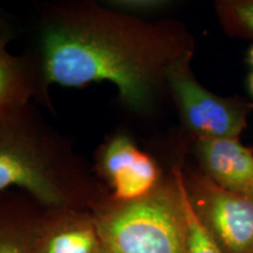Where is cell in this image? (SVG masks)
<instances>
[{"label": "cell", "instance_id": "cell-1", "mask_svg": "<svg viewBox=\"0 0 253 253\" xmlns=\"http://www.w3.org/2000/svg\"><path fill=\"white\" fill-rule=\"evenodd\" d=\"M37 41L34 60L45 94L53 84L110 82L135 113L153 108L169 68L195 50L184 25L131 17L94 1L45 6Z\"/></svg>", "mask_w": 253, "mask_h": 253}, {"label": "cell", "instance_id": "cell-2", "mask_svg": "<svg viewBox=\"0 0 253 253\" xmlns=\"http://www.w3.org/2000/svg\"><path fill=\"white\" fill-rule=\"evenodd\" d=\"M101 184L33 102L0 112V194L19 190L58 210L95 198Z\"/></svg>", "mask_w": 253, "mask_h": 253}, {"label": "cell", "instance_id": "cell-3", "mask_svg": "<svg viewBox=\"0 0 253 253\" xmlns=\"http://www.w3.org/2000/svg\"><path fill=\"white\" fill-rule=\"evenodd\" d=\"M107 253H186V221L173 171L154 191L103 207L94 217Z\"/></svg>", "mask_w": 253, "mask_h": 253}, {"label": "cell", "instance_id": "cell-4", "mask_svg": "<svg viewBox=\"0 0 253 253\" xmlns=\"http://www.w3.org/2000/svg\"><path fill=\"white\" fill-rule=\"evenodd\" d=\"M194 54L183 56L169 68L167 88L175 101L183 126L192 138H236L248 126L253 104L239 97H221L196 80Z\"/></svg>", "mask_w": 253, "mask_h": 253}, {"label": "cell", "instance_id": "cell-5", "mask_svg": "<svg viewBox=\"0 0 253 253\" xmlns=\"http://www.w3.org/2000/svg\"><path fill=\"white\" fill-rule=\"evenodd\" d=\"M183 175L192 207L224 253H253V195L220 188L201 171Z\"/></svg>", "mask_w": 253, "mask_h": 253}, {"label": "cell", "instance_id": "cell-6", "mask_svg": "<svg viewBox=\"0 0 253 253\" xmlns=\"http://www.w3.org/2000/svg\"><path fill=\"white\" fill-rule=\"evenodd\" d=\"M95 173L108 186L110 199L118 203L144 197L163 181L156 161L122 132L113 135L101 145Z\"/></svg>", "mask_w": 253, "mask_h": 253}, {"label": "cell", "instance_id": "cell-7", "mask_svg": "<svg viewBox=\"0 0 253 253\" xmlns=\"http://www.w3.org/2000/svg\"><path fill=\"white\" fill-rule=\"evenodd\" d=\"M194 155L201 172L229 191L253 195V153L236 138L195 140Z\"/></svg>", "mask_w": 253, "mask_h": 253}, {"label": "cell", "instance_id": "cell-8", "mask_svg": "<svg viewBox=\"0 0 253 253\" xmlns=\"http://www.w3.org/2000/svg\"><path fill=\"white\" fill-rule=\"evenodd\" d=\"M47 99L33 56L14 55L0 49V112L21 108Z\"/></svg>", "mask_w": 253, "mask_h": 253}, {"label": "cell", "instance_id": "cell-9", "mask_svg": "<svg viewBox=\"0 0 253 253\" xmlns=\"http://www.w3.org/2000/svg\"><path fill=\"white\" fill-rule=\"evenodd\" d=\"M94 217L67 216L39 227L34 253H102Z\"/></svg>", "mask_w": 253, "mask_h": 253}, {"label": "cell", "instance_id": "cell-10", "mask_svg": "<svg viewBox=\"0 0 253 253\" xmlns=\"http://www.w3.org/2000/svg\"><path fill=\"white\" fill-rule=\"evenodd\" d=\"M26 196L19 190L0 194V253H34L38 229L23 216Z\"/></svg>", "mask_w": 253, "mask_h": 253}, {"label": "cell", "instance_id": "cell-11", "mask_svg": "<svg viewBox=\"0 0 253 253\" xmlns=\"http://www.w3.org/2000/svg\"><path fill=\"white\" fill-rule=\"evenodd\" d=\"M172 171L177 177L182 194L183 209H184L186 221V253H224L211 233L209 232L203 221L198 217L190 202L181 166L176 164Z\"/></svg>", "mask_w": 253, "mask_h": 253}, {"label": "cell", "instance_id": "cell-12", "mask_svg": "<svg viewBox=\"0 0 253 253\" xmlns=\"http://www.w3.org/2000/svg\"><path fill=\"white\" fill-rule=\"evenodd\" d=\"M214 8L229 36L253 39V0H220Z\"/></svg>", "mask_w": 253, "mask_h": 253}, {"label": "cell", "instance_id": "cell-13", "mask_svg": "<svg viewBox=\"0 0 253 253\" xmlns=\"http://www.w3.org/2000/svg\"><path fill=\"white\" fill-rule=\"evenodd\" d=\"M103 4L131 17L145 19L148 15L166 9L170 2L167 0H108Z\"/></svg>", "mask_w": 253, "mask_h": 253}, {"label": "cell", "instance_id": "cell-14", "mask_svg": "<svg viewBox=\"0 0 253 253\" xmlns=\"http://www.w3.org/2000/svg\"><path fill=\"white\" fill-rule=\"evenodd\" d=\"M17 24L7 14L0 11V49L6 48L8 43L17 38Z\"/></svg>", "mask_w": 253, "mask_h": 253}, {"label": "cell", "instance_id": "cell-15", "mask_svg": "<svg viewBox=\"0 0 253 253\" xmlns=\"http://www.w3.org/2000/svg\"><path fill=\"white\" fill-rule=\"evenodd\" d=\"M249 62L253 66V46L249 50Z\"/></svg>", "mask_w": 253, "mask_h": 253}, {"label": "cell", "instance_id": "cell-16", "mask_svg": "<svg viewBox=\"0 0 253 253\" xmlns=\"http://www.w3.org/2000/svg\"><path fill=\"white\" fill-rule=\"evenodd\" d=\"M249 86H250V89H251V93L253 94V73L251 75H250V79H249Z\"/></svg>", "mask_w": 253, "mask_h": 253}, {"label": "cell", "instance_id": "cell-17", "mask_svg": "<svg viewBox=\"0 0 253 253\" xmlns=\"http://www.w3.org/2000/svg\"><path fill=\"white\" fill-rule=\"evenodd\" d=\"M102 253H107V252H106V251H104V249H103V252H102Z\"/></svg>", "mask_w": 253, "mask_h": 253}]
</instances>
